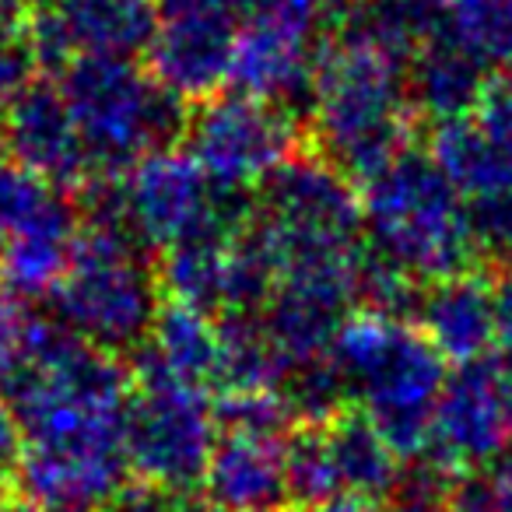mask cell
Listing matches in <instances>:
<instances>
[{"mask_svg": "<svg viewBox=\"0 0 512 512\" xmlns=\"http://www.w3.org/2000/svg\"><path fill=\"white\" fill-rule=\"evenodd\" d=\"M25 432L18 491L46 512H99L127 484L134 372L109 351L43 323L36 355L8 390Z\"/></svg>", "mask_w": 512, "mask_h": 512, "instance_id": "1", "label": "cell"}, {"mask_svg": "<svg viewBox=\"0 0 512 512\" xmlns=\"http://www.w3.org/2000/svg\"><path fill=\"white\" fill-rule=\"evenodd\" d=\"M246 239L274 285H337L358 295L362 200L323 155H292L256 186Z\"/></svg>", "mask_w": 512, "mask_h": 512, "instance_id": "2", "label": "cell"}, {"mask_svg": "<svg viewBox=\"0 0 512 512\" xmlns=\"http://www.w3.org/2000/svg\"><path fill=\"white\" fill-rule=\"evenodd\" d=\"M414 116L404 60L337 29L320 53L309 102L316 155L362 183L411 148Z\"/></svg>", "mask_w": 512, "mask_h": 512, "instance_id": "3", "label": "cell"}, {"mask_svg": "<svg viewBox=\"0 0 512 512\" xmlns=\"http://www.w3.org/2000/svg\"><path fill=\"white\" fill-rule=\"evenodd\" d=\"M330 365L341 372L348 400L383 432L400 460H421L432 414L446 386V358L418 323L355 309L330 344Z\"/></svg>", "mask_w": 512, "mask_h": 512, "instance_id": "4", "label": "cell"}, {"mask_svg": "<svg viewBox=\"0 0 512 512\" xmlns=\"http://www.w3.org/2000/svg\"><path fill=\"white\" fill-rule=\"evenodd\" d=\"M365 242L418 285L477 267L467 200L428 151L407 148L362 179Z\"/></svg>", "mask_w": 512, "mask_h": 512, "instance_id": "5", "label": "cell"}, {"mask_svg": "<svg viewBox=\"0 0 512 512\" xmlns=\"http://www.w3.org/2000/svg\"><path fill=\"white\" fill-rule=\"evenodd\" d=\"M88 221H116L144 249H169L204 235H235L249 225L246 193L221 190L186 148H162L123 176H95L81 186Z\"/></svg>", "mask_w": 512, "mask_h": 512, "instance_id": "6", "label": "cell"}, {"mask_svg": "<svg viewBox=\"0 0 512 512\" xmlns=\"http://www.w3.org/2000/svg\"><path fill=\"white\" fill-rule=\"evenodd\" d=\"M162 281L148 249L116 221H81L53 313L74 337L109 355H134L162 313Z\"/></svg>", "mask_w": 512, "mask_h": 512, "instance_id": "7", "label": "cell"}, {"mask_svg": "<svg viewBox=\"0 0 512 512\" xmlns=\"http://www.w3.org/2000/svg\"><path fill=\"white\" fill-rule=\"evenodd\" d=\"M57 85L95 176H123L151 151L172 148L186 130V102L141 60L78 57L60 71Z\"/></svg>", "mask_w": 512, "mask_h": 512, "instance_id": "8", "label": "cell"}, {"mask_svg": "<svg viewBox=\"0 0 512 512\" xmlns=\"http://www.w3.org/2000/svg\"><path fill=\"white\" fill-rule=\"evenodd\" d=\"M183 141V148L221 190L246 193L299 155L302 116L242 92L211 95L193 102Z\"/></svg>", "mask_w": 512, "mask_h": 512, "instance_id": "9", "label": "cell"}, {"mask_svg": "<svg viewBox=\"0 0 512 512\" xmlns=\"http://www.w3.org/2000/svg\"><path fill=\"white\" fill-rule=\"evenodd\" d=\"M218 411L207 390L176 379H134L127 414V456L141 481L193 491L218 446Z\"/></svg>", "mask_w": 512, "mask_h": 512, "instance_id": "10", "label": "cell"}, {"mask_svg": "<svg viewBox=\"0 0 512 512\" xmlns=\"http://www.w3.org/2000/svg\"><path fill=\"white\" fill-rule=\"evenodd\" d=\"M148 67L183 102H204L232 78L246 0H155Z\"/></svg>", "mask_w": 512, "mask_h": 512, "instance_id": "11", "label": "cell"}, {"mask_svg": "<svg viewBox=\"0 0 512 512\" xmlns=\"http://www.w3.org/2000/svg\"><path fill=\"white\" fill-rule=\"evenodd\" d=\"M158 281L172 302L193 306L214 320L253 316L274 295V274L246 239V228L235 235H204L162 253Z\"/></svg>", "mask_w": 512, "mask_h": 512, "instance_id": "12", "label": "cell"}, {"mask_svg": "<svg viewBox=\"0 0 512 512\" xmlns=\"http://www.w3.org/2000/svg\"><path fill=\"white\" fill-rule=\"evenodd\" d=\"M43 67L78 57H148L158 29L155 0H50L22 15Z\"/></svg>", "mask_w": 512, "mask_h": 512, "instance_id": "13", "label": "cell"}, {"mask_svg": "<svg viewBox=\"0 0 512 512\" xmlns=\"http://www.w3.org/2000/svg\"><path fill=\"white\" fill-rule=\"evenodd\" d=\"M509 439L512 425L498 386V365H460L442 386L421 460L435 463L453 477L477 474L484 467H495L498 456L509 449Z\"/></svg>", "mask_w": 512, "mask_h": 512, "instance_id": "14", "label": "cell"}, {"mask_svg": "<svg viewBox=\"0 0 512 512\" xmlns=\"http://www.w3.org/2000/svg\"><path fill=\"white\" fill-rule=\"evenodd\" d=\"M0 151H8L60 190H81L95 179L74 116L57 81L39 78L8 113H0Z\"/></svg>", "mask_w": 512, "mask_h": 512, "instance_id": "15", "label": "cell"}, {"mask_svg": "<svg viewBox=\"0 0 512 512\" xmlns=\"http://www.w3.org/2000/svg\"><path fill=\"white\" fill-rule=\"evenodd\" d=\"M414 323L456 369L488 362L491 351H498L495 281H488L474 267L456 278L425 285L418 309H414Z\"/></svg>", "mask_w": 512, "mask_h": 512, "instance_id": "16", "label": "cell"}, {"mask_svg": "<svg viewBox=\"0 0 512 512\" xmlns=\"http://www.w3.org/2000/svg\"><path fill=\"white\" fill-rule=\"evenodd\" d=\"M288 435L221 432L200 481L207 505L225 512H278L288 502Z\"/></svg>", "mask_w": 512, "mask_h": 512, "instance_id": "17", "label": "cell"}, {"mask_svg": "<svg viewBox=\"0 0 512 512\" xmlns=\"http://www.w3.org/2000/svg\"><path fill=\"white\" fill-rule=\"evenodd\" d=\"M134 379H176L197 390H221L225 337L221 320L183 302H165L148 341L130 355Z\"/></svg>", "mask_w": 512, "mask_h": 512, "instance_id": "18", "label": "cell"}, {"mask_svg": "<svg viewBox=\"0 0 512 512\" xmlns=\"http://www.w3.org/2000/svg\"><path fill=\"white\" fill-rule=\"evenodd\" d=\"M81 232L78 204L71 197L46 214L36 228L0 246V288L22 302L53 299L71 267L74 242Z\"/></svg>", "mask_w": 512, "mask_h": 512, "instance_id": "19", "label": "cell"}, {"mask_svg": "<svg viewBox=\"0 0 512 512\" xmlns=\"http://www.w3.org/2000/svg\"><path fill=\"white\" fill-rule=\"evenodd\" d=\"M491 85V71L481 67L467 50L449 36H435L407 64V88H411L414 113L432 123H449L474 116L484 92Z\"/></svg>", "mask_w": 512, "mask_h": 512, "instance_id": "20", "label": "cell"}, {"mask_svg": "<svg viewBox=\"0 0 512 512\" xmlns=\"http://www.w3.org/2000/svg\"><path fill=\"white\" fill-rule=\"evenodd\" d=\"M323 425H327L330 453H334L344 498L383 502V498L397 495L400 481H404V467H400L404 460L358 407L355 411L344 407L341 414H334Z\"/></svg>", "mask_w": 512, "mask_h": 512, "instance_id": "21", "label": "cell"}, {"mask_svg": "<svg viewBox=\"0 0 512 512\" xmlns=\"http://www.w3.org/2000/svg\"><path fill=\"white\" fill-rule=\"evenodd\" d=\"M428 155L446 172V179L460 190L463 200L498 190V186L512 179V162L488 141V134H484L474 116L435 123Z\"/></svg>", "mask_w": 512, "mask_h": 512, "instance_id": "22", "label": "cell"}, {"mask_svg": "<svg viewBox=\"0 0 512 512\" xmlns=\"http://www.w3.org/2000/svg\"><path fill=\"white\" fill-rule=\"evenodd\" d=\"M446 0H362L344 11L337 29L355 32L372 46L411 64V57L442 32Z\"/></svg>", "mask_w": 512, "mask_h": 512, "instance_id": "23", "label": "cell"}, {"mask_svg": "<svg viewBox=\"0 0 512 512\" xmlns=\"http://www.w3.org/2000/svg\"><path fill=\"white\" fill-rule=\"evenodd\" d=\"M442 36L488 71L512 74V0H446Z\"/></svg>", "mask_w": 512, "mask_h": 512, "instance_id": "24", "label": "cell"}, {"mask_svg": "<svg viewBox=\"0 0 512 512\" xmlns=\"http://www.w3.org/2000/svg\"><path fill=\"white\" fill-rule=\"evenodd\" d=\"M285 470H288V502H299L302 509L344 498L323 421H309V425H299L288 435Z\"/></svg>", "mask_w": 512, "mask_h": 512, "instance_id": "25", "label": "cell"}, {"mask_svg": "<svg viewBox=\"0 0 512 512\" xmlns=\"http://www.w3.org/2000/svg\"><path fill=\"white\" fill-rule=\"evenodd\" d=\"M64 200L67 193L60 186L11 158L8 151H0V246L36 228Z\"/></svg>", "mask_w": 512, "mask_h": 512, "instance_id": "26", "label": "cell"}, {"mask_svg": "<svg viewBox=\"0 0 512 512\" xmlns=\"http://www.w3.org/2000/svg\"><path fill=\"white\" fill-rule=\"evenodd\" d=\"M43 323L29 309V302L15 299L0 288V393H8L36 355Z\"/></svg>", "mask_w": 512, "mask_h": 512, "instance_id": "27", "label": "cell"}, {"mask_svg": "<svg viewBox=\"0 0 512 512\" xmlns=\"http://www.w3.org/2000/svg\"><path fill=\"white\" fill-rule=\"evenodd\" d=\"M470 232H474L477 256L488 264L512 267V179L498 190L467 200Z\"/></svg>", "mask_w": 512, "mask_h": 512, "instance_id": "28", "label": "cell"}, {"mask_svg": "<svg viewBox=\"0 0 512 512\" xmlns=\"http://www.w3.org/2000/svg\"><path fill=\"white\" fill-rule=\"evenodd\" d=\"M39 57L22 18H0V113L39 81Z\"/></svg>", "mask_w": 512, "mask_h": 512, "instance_id": "29", "label": "cell"}, {"mask_svg": "<svg viewBox=\"0 0 512 512\" xmlns=\"http://www.w3.org/2000/svg\"><path fill=\"white\" fill-rule=\"evenodd\" d=\"M99 512H207L204 498L186 488H165L155 481L123 484Z\"/></svg>", "mask_w": 512, "mask_h": 512, "instance_id": "30", "label": "cell"}, {"mask_svg": "<svg viewBox=\"0 0 512 512\" xmlns=\"http://www.w3.org/2000/svg\"><path fill=\"white\" fill-rule=\"evenodd\" d=\"M474 120L481 123L488 141L512 162V74L491 78V85H488V92H484L481 106H477Z\"/></svg>", "mask_w": 512, "mask_h": 512, "instance_id": "31", "label": "cell"}, {"mask_svg": "<svg viewBox=\"0 0 512 512\" xmlns=\"http://www.w3.org/2000/svg\"><path fill=\"white\" fill-rule=\"evenodd\" d=\"M442 512H502L495 495V484L491 477L481 474H463L453 481L446 502H442Z\"/></svg>", "mask_w": 512, "mask_h": 512, "instance_id": "32", "label": "cell"}, {"mask_svg": "<svg viewBox=\"0 0 512 512\" xmlns=\"http://www.w3.org/2000/svg\"><path fill=\"white\" fill-rule=\"evenodd\" d=\"M22 449H25L22 421H18V411L8 393H0V477L15 474L18 460H22Z\"/></svg>", "mask_w": 512, "mask_h": 512, "instance_id": "33", "label": "cell"}, {"mask_svg": "<svg viewBox=\"0 0 512 512\" xmlns=\"http://www.w3.org/2000/svg\"><path fill=\"white\" fill-rule=\"evenodd\" d=\"M495 334L502 362H512V267H505L495 281Z\"/></svg>", "mask_w": 512, "mask_h": 512, "instance_id": "34", "label": "cell"}, {"mask_svg": "<svg viewBox=\"0 0 512 512\" xmlns=\"http://www.w3.org/2000/svg\"><path fill=\"white\" fill-rule=\"evenodd\" d=\"M491 484H495V495L502 512H512V446L498 456V463L491 467Z\"/></svg>", "mask_w": 512, "mask_h": 512, "instance_id": "35", "label": "cell"}, {"mask_svg": "<svg viewBox=\"0 0 512 512\" xmlns=\"http://www.w3.org/2000/svg\"><path fill=\"white\" fill-rule=\"evenodd\" d=\"M498 386H502L505 414H509V425H512V362H502V365H498Z\"/></svg>", "mask_w": 512, "mask_h": 512, "instance_id": "36", "label": "cell"}, {"mask_svg": "<svg viewBox=\"0 0 512 512\" xmlns=\"http://www.w3.org/2000/svg\"><path fill=\"white\" fill-rule=\"evenodd\" d=\"M306 512H365L362 502H355V498H334V502H323V505H313V509Z\"/></svg>", "mask_w": 512, "mask_h": 512, "instance_id": "37", "label": "cell"}, {"mask_svg": "<svg viewBox=\"0 0 512 512\" xmlns=\"http://www.w3.org/2000/svg\"><path fill=\"white\" fill-rule=\"evenodd\" d=\"M376 512H435V509H425L418 502H407V498H390L386 505H379Z\"/></svg>", "mask_w": 512, "mask_h": 512, "instance_id": "38", "label": "cell"}, {"mask_svg": "<svg viewBox=\"0 0 512 512\" xmlns=\"http://www.w3.org/2000/svg\"><path fill=\"white\" fill-rule=\"evenodd\" d=\"M8 509V488H4V477H0V512Z\"/></svg>", "mask_w": 512, "mask_h": 512, "instance_id": "39", "label": "cell"}, {"mask_svg": "<svg viewBox=\"0 0 512 512\" xmlns=\"http://www.w3.org/2000/svg\"><path fill=\"white\" fill-rule=\"evenodd\" d=\"M22 4H25V11H29V8H39V4H50V0H22Z\"/></svg>", "mask_w": 512, "mask_h": 512, "instance_id": "40", "label": "cell"}, {"mask_svg": "<svg viewBox=\"0 0 512 512\" xmlns=\"http://www.w3.org/2000/svg\"><path fill=\"white\" fill-rule=\"evenodd\" d=\"M337 4H341V8L348 11V8H355V4H362V0H337Z\"/></svg>", "mask_w": 512, "mask_h": 512, "instance_id": "41", "label": "cell"}]
</instances>
